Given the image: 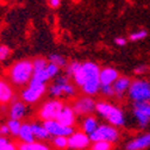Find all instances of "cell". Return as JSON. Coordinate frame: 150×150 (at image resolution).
Segmentation results:
<instances>
[{
    "instance_id": "7a4b0ae2",
    "label": "cell",
    "mask_w": 150,
    "mask_h": 150,
    "mask_svg": "<svg viewBox=\"0 0 150 150\" xmlns=\"http://www.w3.org/2000/svg\"><path fill=\"white\" fill-rule=\"evenodd\" d=\"M33 74L32 62L29 60H22L16 62L10 69V80L16 86H23L30 82Z\"/></svg>"
},
{
    "instance_id": "d4e9b609",
    "label": "cell",
    "mask_w": 150,
    "mask_h": 150,
    "mask_svg": "<svg viewBox=\"0 0 150 150\" xmlns=\"http://www.w3.org/2000/svg\"><path fill=\"white\" fill-rule=\"evenodd\" d=\"M10 134H12L13 136H18L19 135V131L22 127V123L21 120H14V119H10V122L7 123Z\"/></svg>"
},
{
    "instance_id": "ac0fdd59",
    "label": "cell",
    "mask_w": 150,
    "mask_h": 150,
    "mask_svg": "<svg viewBox=\"0 0 150 150\" xmlns=\"http://www.w3.org/2000/svg\"><path fill=\"white\" fill-rule=\"evenodd\" d=\"M26 112V105L23 101H14L10 108V118L14 120H21Z\"/></svg>"
},
{
    "instance_id": "4fadbf2b",
    "label": "cell",
    "mask_w": 150,
    "mask_h": 150,
    "mask_svg": "<svg viewBox=\"0 0 150 150\" xmlns=\"http://www.w3.org/2000/svg\"><path fill=\"white\" fill-rule=\"evenodd\" d=\"M68 79L66 76H57L55 79V82L49 87V93L54 98H60L66 96V85L68 83Z\"/></svg>"
},
{
    "instance_id": "8d00e7d4",
    "label": "cell",
    "mask_w": 150,
    "mask_h": 150,
    "mask_svg": "<svg viewBox=\"0 0 150 150\" xmlns=\"http://www.w3.org/2000/svg\"><path fill=\"white\" fill-rule=\"evenodd\" d=\"M7 143H8V139L6 138V137H0V150H3L6 145H7Z\"/></svg>"
},
{
    "instance_id": "2e32d148",
    "label": "cell",
    "mask_w": 150,
    "mask_h": 150,
    "mask_svg": "<svg viewBox=\"0 0 150 150\" xmlns=\"http://www.w3.org/2000/svg\"><path fill=\"white\" fill-rule=\"evenodd\" d=\"M148 146H150V134H145L129 142L126 150H143Z\"/></svg>"
},
{
    "instance_id": "484cf974",
    "label": "cell",
    "mask_w": 150,
    "mask_h": 150,
    "mask_svg": "<svg viewBox=\"0 0 150 150\" xmlns=\"http://www.w3.org/2000/svg\"><path fill=\"white\" fill-rule=\"evenodd\" d=\"M48 62L43 57H38V59H36L32 61V67H33V71H37V70H43L48 67Z\"/></svg>"
},
{
    "instance_id": "4dcf8cb0",
    "label": "cell",
    "mask_w": 150,
    "mask_h": 150,
    "mask_svg": "<svg viewBox=\"0 0 150 150\" xmlns=\"http://www.w3.org/2000/svg\"><path fill=\"white\" fill-rule=\"evenodd\" d=\"M60 69L61 68H59L57 66H55L52 63H49L48 67L45 68V70H47V73L49 75V78H57V75L60 73Z\"/></svg>"
},
{
    "instance_id": "d590c367",
    "label": "cell",
    "mask_w": 150,
    "mask_h": 150,
    "mask_svg": "<svg viewBox=\"0 0 150 150\" xmlns=\"http://www.w3.org/2000/svg\"><path fill=\"white\" fill-rule=\"evenodd\" d=\"M115 43L117 45H119V47H123V45L126 44V40L124 38V37H117V38L115 40Z\"/></svg>"
},
{
    "instance_id": "cb8c5ba5",
    "label": "cell",
    "mask_w": 150,
    "mask_h": 150,
    "mask_svg": "<svg viewBox=\"0 0 150 150\" xmlns=\"http://www.w3.org/2000/svg\"><path fill=\"white\" fill-rule=\"evenodd\" d=\"M49 61L50 63L55 64V66H57L59 68H62V67H67V61L66 59L63 57L62 55H59V54H51L49 56Z\"/></svg>"
},
{
    "instance_id": "e0dca14e",
    "label": "cell",
    "mask_w": 150,
    "mask_h": 150,
    "mask_svg": "<svg viewBox=\"0 0 150 150\" xmlns=\"http://www.w3.org/2000/svg\"><path fill=\"white\" fill-rule=\"evenodd\" d=\"M131 85V80L126 76H119L117 79V81L112 85L113 86V91H115V96H117L118 98H123V96L125 94V92L129 91Z\"/></svg>"
},
{
    "instance_id": "f546056e",
    "label": "cell",
    "mask_w": 150,
    "mask_h": 150,
    "mask_svg": "<svg viewBox=\"0 0 150 150\" xmlns=\"http://www.w3.org/2000/svg\"><path fill=\"white\" fill-rule=\"evenodd\" d=\"M112 145L107 142H94L91 148V150H111Z\"/></svg>"
},
{
    "instance_id": "603a6c76",
    "label": "cell",
    "mask_w": 150,
    "mask_h": 150,
    "mask_svg": "<svg viewBox=\"0 0 150 150\" xmlns=\"http://www.w3.org/2000/svg\"><path fill=\"white\" fill-rule=\"evenodd\" d=\"M18 150H50V148L41 142H31V143H22L18 146Z\"/></svg>"
},
{
    "instance_id": "d6986e66",
    "label": "cell",
    "mask_w": 150,
    "mask_h": 150,
    "mask_svg": "<svg viewBox=\"0 0 150 150\" xmlns=\"http://www.w3.org/2000/svg\"><path fill=\"white\" fill-rule=\"evenodd\" d=\"M22 139L23 143H31V142H35V136L32 134V129H31V124L29 123H24L22 124V127H21V131H19V135H18Z\"/></svg>"
},
{
    "instance_id": "83f0119b",
    "label": "cell",
    "mask_w": 150,
    "mask_h": 150,
    "mask_svg": "<svg viewBox=\"0 0 150 150\" xmlns=\"http://www.w3.org/2000/svg\"><path fill=\"white\" fill-rule=\"evenodd\" d=\"M52 144H54L56 148H59V149H64V148L68 146V138H67V137H62V136L54 137Z\"/></svg>"
},
{
    "instance_id": "30bf717a",
    "label": "cell",
    "mask_w": 150,
    "mask_h": 150,
    "mask_svg": "<svg viewBox=\"0 0 150 150\" xmlns=\"http://www.w3.org/2000/svg\"><path fill=\"white\" fill-rule=\"evenodd\" d=\"M91 138L88 135H86L83 131H76L73 132L68 138V146L74 150H81L89 145Z\"/></svg>"
},
{
    "instance_id": "836d02e7",
    "label": "cell",
    "mask_w": 150,
    "mask_h": 150,
    "mask_svg": "<svg viewBox=\"0 0 150 150\" xmlns=\"http://www.w3.org/2000/svg\"><path fill=\"white\" fill-rule=\"evenodd\" d=\"M146 70H148V67L146 66H138V67L135 68V74L141 75V74H144Z\"/></svg>"
},
{
    "instance_id": "5bb4252c",
    "label": "cell",
    "mask_w": 150,
    "mask_h": 150,
    "mask_svg": "<svg viewBox=\"0 0 150 150\" xmlns=\"http://www.w3.org/2000/svg\"><path fill=\"white\" fill-rule=\"evenodd\" d=\"M134 116L138 123L139 126L144 127L148 125L150 122V117L145 112V103H135V108H134Z\"/></svg>"
},
{
    "instance_id": "7c38bea8",
    "label": "cell",
    "mask_w": 150,
    "mask_h": 150,
    "mask_svg": "<svg viewBox=\"0 0 150 150\" xmlns=\"http://www.w3.org/2000/svg\"><path fill=\"white\" fill-rule=\"evenodd\" d=\"M61 125L67 126V127H73V125L75 124V112L71 108V106H67L64 105L62 111L60 112V115L56 118Z\"/></svg>"
},
{
    "instance_id": "9a60e30c",
    "label": "cell",
    "mask_w": 150,
    "mask_h": 150,
    "mask_svg": "<svg viewBox=\"0 0 150 150\" xmlns=\"http://www.w3.org/2000/svg\"><path fill=\"white\" fill-rule=\"evenodd\" d=\"M13 99V88L8 81L0 78V104H7Z\"/></svg>"
},
{
    "instance_id": "3957f363",
    "label": "cell",
    "mask_w": 150,
    "mask_h": 150,
    "mask_svg": "<svg viewBox=\"0 0 150 150\" xmlns=\"http://www.w3.org/2000/svg\"><path fill=\"white\" fill-rule=\"evenodd\" d=\"M96 111L110 123V125L115 127L123 126L125 123V117L123 111L117 106H115L113 104H110L106 101H99L96 105Z\"/></svg>"
},
{
    "instance_id": "ab89813d",
    "label": "cell",
    "mask_w": 150,
    "mask_h": 150,
    "mask_svg": "<svg viewBox=\"0 0 150 150\" xmlns=\"http://www.w3.org/2000/svg\"><path fill=\"white\" fill-rule=\"evenodd\" d=\"M145 112H146V115L150 117V103H145Z\"/></svg>"
},
{
    "instance_id": "4316f807",
    "label": "cell",
    "mask_w": 150,
    "mask_h": 150,
    "mask_svg": "<svg viewBox=\"0 0 150 150\" xmlns=\"http://www.w3.org/2000/svg\"><path fill=\"white\" fill-rule=\"evenodd\" d=\"M146 36H148V32L145 30H138V31H135L132 33H130L129 40H131L132 42H137V41L144 40Z\"/></svg>"
},
{
    "instance_id": "6da1fadb",
    "label": "cell",
    "mask_w": 150,
    "mask_h": 150,
    "mask_svg": "<svg viewBox=\"0 0 150 150\" xmlns=\"http://www.w3.org/2000/svg\"><path fill=\"white\" fill-rule=\"evenodd\" d=\"M100 68L94 62L81 63L79 70L73 75V79L86 96H94L100 91Z\"/></svg>"
},
{
    "instance_id": "44dd1931",
    "label": "cell",
    "mask_w": 150,
    "mask_h": 150,
    "mask_svg": "<svg viewBox=\"0 0 150 150\" xmlns=\"http://www.w3.org/2000/svg\"><path fill=\"white\" fill-rule=\"evenodd\" d=\"M98 126H99V124H98V122L94 117H87L82 122V131L88 136L94 132Z\"/></svg>"
},
{
    "instance_id": "277c9868",
    "label": "cell",
    "mask_w": 150,
    "mask_h": 150,
    "mask_svg": "<svg viewBox=\"0 0 150 150\" xmlns=\"http://www.w3.org/2000/svg\"><path fill=\"white\" fill-rule=\"evenodd\" d=\"M129 97L135 103H150V82L145 80H135L129 88Z\"/></svg>"
},
{
    "instance_id": "f1b7e54d",
    "label": "cell",
    "mask_w": 150,
    "mask_h": 150,
    "mask_svg": "<svg viewBox=\"0 0 150 150\" xmlns=\"http://www.w3.org/2000/svg\"><path fill=\"white\" fill-rule=\"evenodd\" d=\"M80 67H81V63H79V62H76V61L70 62V63L67 64V67H66V73H67V75H69V76L73 78V75L79 70Z\"/></svg>"
},
{
    "instance_id": "e575fe53",
    "label": "cell",
    "mask_w": 150,
    "mask_h": 150,
    "mask_svg": "<svg viewBox=\"0 0 150 150\" xmlns=\"http://www.w3.org/2000/svg\"><path fill=\"white\" fill-rule=\"evenodd\" d=\"M7 134H10V130H8L7 124H5V125H0V135H3V137H4V136L7 135Z\"/></svg>"
},
{
    "instance_id": "8fae6325",
    "label": "cell",
    "mask_w": 150,
    "mask_h": 150,
    "mask_svg": "<svg viewBox=\"0 0 150 150\" xmlns=\"http://www.w3.org/2000/svg\"><path fill=\"white\" fill-rule=\"evenodd\" d=\"M119 78V73L117 69L112 68V67H105L100 69V83L101 86H107V85H113L117 79Z\"/></svg>"
},
{
    "instance_id": "f35d334b",
    "label": "cell",
    "mask_w": 150,
    "mask_h": 150,
    "mask_svg": "<svg viewBox=\"0 0 150 150\" xmlns=\"http://www.w3.org/2000/svg\"><path fill=\"white\" fill-rule=\"evenodd\" d=\"M3 150H18V146H17L14 143L8 142V143H7V145H6V146H5Z\"/></svg>"
},
{
    "instance_id": "ffe728a7",
    "label": "cell",
    "mask_w": 150,
    "mask_h": 150,
    "mask_svg": "<svg viewBox=\"0 0 150 150\" xmlns=\"http://www.w3.org/2000/svg\"><path fill=\"white\" fill-rule=\"evenodd\" d=\"M49 75L47 73L45 69L43 70H37V71H33L32 74V78L29 82V85H45V82L49 80Z\"/></svg>"
},
{
    "instance_id": "d6a6232c",
    "label": "cell",
    "mask_w": 150,
    "mask_h": 150,
    "mask_svg": "<svg viewBox=\"0 0 150 150\" xmlns=\"http://www.w3.org/2000/svg\"><path fill=\"white\" fill-rule=\"evenodd\" d=\"M100 91L104 96L106 97H111V96H115V91H113V86L112 85H107V86H101Z\"/></svg>"
},
{
    "instance_id": "9c48e42d",
    "label": "cell",
    "mask_w": 150,
    "mask_h": 150,
    "mask_svg": "<svg viewBox=\"0 0 150 150\" xmlns=\"http://www.w3.org/2000/svg\"><path fill=\"white\" fill-rule=\"evenodd\" d=\"M43 126L48 131V134L50 136H54V137H59V136L68 137V136H70L74 132L73 127L63 126L57 120H48V122H44L43 123Z\"/></svg>"
},
{
    "instance_id": "7402d4cb",
    "label": "cell",
    "mask_w": 150,
    "mask_h": 150,
    "mask_svg": "<svg viewBox=\"0 0 150 150\" xmlns=\"http://www.w3.org/2000/svg\"><path fill=\"white\" fill-rule=\"evenodd\" d=\"M31 129H32V134L35 136V138L38 139H47L50 137V135L48 134V131L45 130V127L38 123H32L31 124Z\"/></svg>"
},
{
    "instance_id": "8992f818",
    "label": "cell",
    "mask_w": 150,
    "mask_h": 150,
    "mask_svg": "<svg viewBox=\"0 0 150 150\" xmlns=\"http://www.w3.org/2000/svg\"><path fill=\"white\" fill-rule=\"evenodd\" d=\"M63 106L64 104L59 99H52V100L45 101L40 110V118L43 119L44 122L56 120L57 116L60 115V112L62 111Z\"/></svg>"
},
{
    "instance_id": "5b68a950",
    "label": "cell",
    "mask_w": 150,
    "mask_h": 150,
    "mask_svg": "<svg viewBox=\"0 0 150 150\" xmlns=\"http://www.w3.org/2000/svg\"><path fill=\"white\" fill-rule=\"evenodd\" d=\"M91 141L94 142H107V143H115L118 138H119V132L117 127L112 126V125H99L97 127V130L93 132L92 135H89Z\"/></svg>"
},
{
    "instance_id": "1f68e13d",
    "label": "cell",
    "mask_w": 150,
    "mask_h": 150,
    "mask_svg": "<svg viewBox=\"0 0 150 150\" xmlns=\"http://www.w3.org/2000/svg\"><path fill=\"white\" fill-rule=\"evenodd\" d=\"M11 54V50L7 45H0V61L6 60Z\"/></svg>"
},
{
    "instance_id": "74e56055",
    "label": "cell",
    "mask_w": 150,
    "mask_h": 150,
    "mask_svg": "<svg viewBox=\"0 0 150 150\" xmlns=\"http://www.w3.org/2000/svg\"><path fill=\"white\" fill-rule=\"evenodd\" d=\"M60 4H61V0H49V5H50L52 8L59 7Z\"/></svg>"
},
{
    "instance_id": "52a82bcc",
    "label": "cell",
    "mask_w": 150,
    "mask_h": 150,
    "mask_svg": "<svg viewBox=\"0 0 150 150\" xmlns=\"http://www.w3.org/2000/svg\"><path fill=\"white\" fill-rule=\"evenodd\" d=\"M45 91H47L45 85H29L25 89L22 91V99L25 103L33 104L41 99Z\"/></svg>"
},
{
    "instance_id": "ba28073f",
    "label": "cell",
    "mask_w": 150,
    "mask_h": 150,
    "mask_svg": "<svg viewBox=\"0 0 150 150\" xmlns=\"http://www.w3.org/2000/svg\"><path fill=\"white\" fill-rule=\"evenodd\" d=\"M96 105L97 103L89 97H81L78 100H75V103L73 104L71 108L74 110L75 115L78 116H85V115H89L93 111H96Z\"/></svg>"
}]
</instances>
